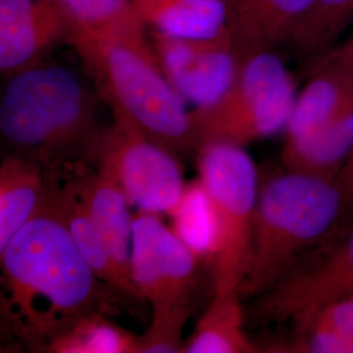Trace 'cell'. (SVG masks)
I'll list each match as a JSON object with an SVG mask.
<instances>
[{"label":"cell","instance_id":"cell-14","mask_svg":"<svg viewBox=\"0 0 353 353\" xmlns=\"http://www.w3.org/2000/svg\"><path fill=\"white\" fill-rule=\"evenodd\" d=\"M353 110V74L334 65H309V81L297 94L285 140L306 137Z\"/></svg>","mask_w":353,"mask_h":353},{"label":"cell","instance_id":"cell-13","mask_svg":"<svg viewBox=\"0 0 353 353\" xmlns=\"http://www.w3.org/2000/svg\"><path fill=\"white\" fill-rule=\"evenodd\" d=\"M48 195L62 216L79 252L96 276L122 299L140 300L134 283L118 268L99 228L89 214L77 176L63 181H49Z\"/></svg>","mask_w":353,"mask_h":353},{"label":"cell","instance_id":"cell-6","mask_svg":"<svg viewBox=\"0 0 353 353\" xmlns=\"http://www.w3.org/2000/svg\"><path fill=\"white\" fill-rule=\"evenodd\" d=\"M196 153L199 178L214 203L219 224L217 250L211 265L212 290H239L261 189L258 170L252 156L236 144L205 143Z\"/></svg>","mask_w":353,"mask_h":353},{"label":"cell","instance_id":"cell-17","mask_svg":"<svg viewBox=\"0 0 353 353\" xmlns=\"http://www.w3.org/2000/svg\"><path fill=\"white\" fill-rule=\"evenodd\" d=\"M49 179L41 165L24 156H7L0 166V250L34 216Z\"/></svg>","mask_w":353,"mask_h":353},{"label":"cell","instance_id":"cell-19","mask_svg":"<svg viewBox=\"0 0 353 353\" xmlns=\"http://www.w3.org/2000/svg\"><path fill=\"white\" fill-rule=\"evenodd\" d=\"M240 292L214 293L185 341V353H252L259 348L245 332L246 313Z\"/></svg>","mask_w":353,"mask_h":353},{"label":"cell","instance_id":"cell-15","mask_svg":"<svg viewBox=\"0 0 353 353\" xmlns=\"http://www.w3.org/2000/svg\"><path fill=\"white\" fill-rule=\"evenodd\" d=\"M77 179L89 214L99 228L115 263L121 272L132 281L130 265L134 214L130 212L131 205L118 185L99 168L94 172L89 169L88 172L79 174Z\"/></svg>","mask_w":353,"mask_h":353},{"label":"cell","instance_id":"cell-20","mask_svg":"<svg viewBox=\"0 0 353 353\" xmlns=\"http://www.w3.org/2000/svg\"><path fill=\"white\" fill-rule=\"evenodd\" d=\"M68 26V42L94 36H147L131 0H52Z\"/></svg>","mask_w":353,"mask_h":353},{"label":"cell","instance_id":"cell-1","mask_svg":"<svg viewBox=\"0 0 353 353\" xmlns=\"http://www.w3.org/2000/svg\"><path fill=\"white\" fill-rule=\"evenodd\" d=\"M0 265L1 316L33 352H45L81 316L117 313L122 299L92 271L48 191L34 216L0 250Z\"/></svg>","mask_w":353,"mask_h":353},{"label":"cell","instance_id":"cell-7","mask_svg":"<svg viewBox=\"0 0 353 353\" xmlns=\"http://www.w3.org/2000/svg\"><path fill=\"white\" fill-rule=\"evenodd\" d=\"M174 154L134 122L113 114L100 140L96 168L113 179L131 207L170 214L186 186Z\"/></svg>","mask_w":353,"mask_h":353},{"label":"cell","instance_id":"cell-4","mask_svg":"<svg viewBox=\"0 0 353 353\" xmlns=\"http://www.w3.org/2000/svg\"><path fill=\"white\" fill-rule=\"evenodd\" d=\"M70 45L112 114L174 153L195 150L191 112L164 75L148 34L79 38Z\"/></svg>","mask_w":353,"mask_h":353},{"label":"cell","instance_id":"cell-5","mask_svg":"<svg viewBox=\"0 0 353 353\" xmlns=\"http://www.w3.org/2000/svg\"><path fill=\"white\" fill-rule=\"evenodd\" d=\"M296 99L293 76L275 51L242 58L227 93L191 112L195 151L212 141L245 147L285 131Z\"/></svg>","mask_w":353,"mask_h":353},{"label":"cell","instance_id":"cell-3","mask_svg":"<svg viewBox=\"0 0 353 353\" xmlns=\"http://www.w3.org/2000/svg\"><path fill=\"white\" fill-rule=\"evenodd\" d=\"M345 190L323 176L285 169L261 185L242 300L270 290L306 252L330 239L345 208Z\"/></svg>","mask_w":353,"mask_h":353},{"label":"cell","instance_id":"cell-28","mask_svg":"<svg viewBox=\"0 0 353 353\" xmlns=\"http://www.w3.org/2000/svg\"><path fill=\"white\" fill-rule=\"evenodd\" d=\"M351 159H353V153H352V156H351Z\"/></svg>","mask_w":353,"mask_h":353},{"label":"cell","instance_id":"cell-12","mask_svg":"<svg viewBox=\"0 0 353 353\" xmlns=\"http://www.w3.org/2000/svg\"><path fill=\"white\" fill-rule=\"evenodd\" d=\"M314 0H228V32L241 59L290 48Z\"/></svg>","mask_w":353,"mask_h":353},{"label":"cell","instance_id":"cell-23","mask_svg":"<svg viewBox=\"0 0 353 353\" xmlns=\"http://www.w3.org/2000/svg\"><path fill=\"white\" fill-rule=\"evenodd\" d=\"M353 21V0H314L290 49L307 59L332 49Z\"/></svg>","mask_w":353,"mask_h":353},{"label":"cell","instance_id":"cell-22","mask_svg":"<svg viewBox=\"0 0 353 353\" xmlns=\"http://www.w3.org/2000/svg\"><path fill=\"white\" fill-rule=\"evenodd\" d=\"M103 312L79 318L48 344L46 353H137L138 336Z\"/></svg>","mask_w":353,"mask_h":353},{"label":"cell","instance_id":"cell-10","mask_svg":"<svg viewBox=\"0 0 353 353\" xmlns=\"http://www.w3.org/2000/svg\"><path fill=\"white\" fill-rule=\"evenodd\" d=\"M148 36L166 79L195 109L219 101L239 74L242 59L229 36L181 38L151 29Z\"/></svg>","mask_w":353,"mask_h":353},{"label":"cell","instance_id":"cell-26","mask_svg":"<svg viewBox=\"0 0 353 353\" xmlns=\"http://www.w3.org/2000/svg\"><path fill=\"white\" fill-rule=\"evenodd\" d=\"M309 65H334L353 74V36L316 58L309 59Z\"/></svg>","mask_w":353,"mask_h":353},{"label":"cell","instance_id":"cell-18","mask_svg":"<svg viewBox=\"0 0 353 353\" xmlns=\"http://www.w3.org/2000/svg\"><path fill=\"white\" fill-rule=\"evenodd\" d=\"M353 153V110L327 126L294 140H285L283 164L285 169L310 176L335 179Z\"/></svg>","mask_w":353,"mask_h":353},{"label":"cell","instance_id":"cell-2","mask_svg":"<svg viewBox=\"0 0 353 353\" xmlns=\"http://www.w3.org/2000/svg\"><path fill=\"white\" fill-rule=\"evenodd\" d=\"M0 132L11 153L38 163L49 181H63L96 164L103 130L83 80L67 67L42 62L6 79Z\"/></svg>","mask_w":353,"mask_h":353},{"label":"cell","instance_id":"cell-21","mask_svg":"<svg viewBox=\"0 0 353 353\" xmlns=\"http://www.w3.org/2000/svg\"><path fill=\"white\" fill-rule=\"evenodd\" d=\"M172 229L196 258L212 265L219 242V224L214 203L202 179L186 183L179 201L170 212Z\"/></svg>","mask_w":353,"mask_h":353},{"label":"cell","instance_id":"cell-8","mask_svg":"<svg viewBox=\"0 0 353 353\" xmlns=\"http://www.w3.org/2000/svg\"><path fill=\"white\" fill-rule=\"evenodd\" d=\"M202 262L159 214H134L131 278L152 310L192 312Z\"/></svg>","mask_w":353,"mask_h":353},{"label":"cell","instance_id":"cell-9","mask_svg":"<svg viewBox=\"0 0 353 353\" xmlns=\"http://www.w3.org/2000/svg\"><path fill=\"white\" fill-rule=\"evenodd\" d=\"M350 294H353V228L321 255L301 258L274 287L254 299L252 322L294 325Z\"/></svg>","mask_w":353,"mask_h":353},{"label":"cell","instance_id":"cell-25","mask_svg":"<svg viewBox=\"0 0 353 353\" xmlns=\"http://www.w3.org/2000/svg\"><path fill=\"white\" fill-rule=\"evenodd\" d=\"M305 323L316 325L331 331L344 343H347L351 353H353V294L325 305L313 314L292 326L296 327Z\"/></svg>","mask_w":353,"mask_h":353},{"label":"cell","instance_id":"cell-24","mask_svg":"<svg viewBox=\"0 0 353 353\" xmlns=\"http://www.w3.org/2000/svg\"><path fill=\"white\" fill-rule=\"evenodd\" d=\"M191 310H152L150 327L138 336L137 353H185L183 328Z\"/></svg>","mask_w":353,"mask_h":353},{"label":"cell","instance_id":"cell-11","mask_svg":"<svg viewBox=\"0 0 353 353\" xmlns=\"http://www.w3.org/2000/svg\"><path fill=\"white\" fill-rule=\"evenodd\" d=\"M70 29L52 0H0V72L3 79L42 63Z\"/></svg>","mask_w":353,"mask_h":353},{"label":"cell","instance_id":"cell-27","mask_svg":"<svg viewBox=\"0 0 353 353\" xmlns=\"http://www.w3.org/2000/svg\"><path fill=\"white\" fill-rule=\"evenodd\" d=\"M348 182L351 183L353 191V159H350V165H348Z\"/></svg>","mask_w":353,"mask_h":353},{"label":"cell","instance_id":"cell-16","mask_svg":"<svg viewBox=\"0 0 353 353\" xmlns=\"http://www.w3.org/2000/svg\"><path fill=\"white\" fill-rule=\"evenodd\" d=\"M147 29L181 38L227 37L228 0H131Z\"/></svg>","mask_w":353,"mask_h":353}]
</instances>
